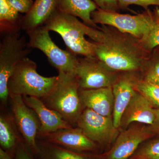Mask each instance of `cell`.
Masks as SVG:
<instances>
[{
  "label": "cell",
  "mask_w": 159,
  "mask_h": 159,
  "mask_svg": "<svg viewBox=\"0 0 159 159\" xmlns=\"http://www.w3.org/2000/svg\"><path fill=\"white\" fill-rule=\"evenodd\" d=\"M119 74L109 68L95 56L78 57L75 75L80 88L112 87Z\"/></svg>",
  "instance_id": "8"
},
{
  "label": "cell",
  "mask_w": 159,
  "mask_h": 159,
  "mask_svg": "<svg viewBox=\"0 0 159 159\" xmlns=\"http://www.w3.org/2000/svg\"><path fill=\"white\" fill-rule=\"evenodd\" d=\"M143 48L151 53L159 46V17L147 36L140 41Z\"/></svg>",
  "instance_id": "25"
},
{
  "label": "cell",
  "mask_w": 159,
  "mask_h": 159,
  "mask_svg": "<svg viewBox=\"0 0 159 159\" xmlns=\"http://www.w3.org/2000/svg\"><path fill=\"white\" fill-rule=\"evenodd\" d=\"M0 43V99L6 105L9 98L8 83L18 64L31 52L28 41L20 32L1 35Z\"/></svg>",
  "instance_id": "6"
},
{
  "label": "cell",
  "mask_w": 159,
  "mask_h": 159,
  "mask_svg": "<svg viewBox=\"0 0 159 159\" xmlns=\"http://www.w3.org/2000/svg\"><path fill=\"white\" fill-rule=\"evenodd\" d=\"M17 126L13 116L1 114L0 116V145L1 148L13 157L18 145L22 141L17 131Z\"/></svg>",
  "instance_id": "19"
},
{
  "label": "cell",
  "mask_w": 159,
  "mask_h": 159,
  "mask_svg": "<svg viewBox=\"0 0 159 159\" xmlns=\"http://www.w3.org/2000/svg\"><path fill=\"white\" fill-rule=\"evenodd\" d=\"M44 26L49 31L58 33L68 51L83 57L95 56V42L102 37L101 29L87 25L77 17L63 13L57 9ZM94 41V42H93Z\"/></svg>",
  "instance_id": "2"
},
{
  "label": "cell",
  "mask_w": 159,
  "mask_h": 159,
  "mask_svg": "<svg viewBox=\"0 0 159 159\" xmlns=\"http://www.w3.org/2000/svg\"><path fill=\"white\" fill-rule=\"evenodd\" d=\"M143 80L159 86V55L155 50L146 60L142 66Z\"/></svg>",
  "instance_id": "23"
},
{
  "label": "cell",
  "mask_w": 159,
  "mask_h": 159,
  "mask_svg": "<svg viewBox=\"0 0 159 159\" xmlns=\"http://www.w3.org/2000/svg\"><path fill=\"white\" fill-rule=\"evenodd\" d=\"M155 50L157 51V53L159 55V47H157V48H156L155 49Z\"/></svg>",
  "instance_id": "32"
},
{
  "label": "cell",
  "mask_w": 159,
  "mask_h": 159,
  "mask_svg": "<svg viewBox=\"0 0 159 159\" xmlns=\"http://www.w3.org/2000/svg\"><path fill=\"white\" fill-rule=\"evenodd\" d=\"M154 110L155 119L153 125H149V127L155 134L159 135V109L154 108Z\"/></svg>",
  "instance_id": "30"
},
{
  "label": "cell",
  "mask_w": 159,
  "mask_h": 159,
  "mask_svg": "<svg viewBox=\"0 0 159 159\" xmlns=\"http://www.w3.org/2000/svg\"><path fill=\"white\" fill-rule=\"evenodd\" d=\"M102 37L95 42V56L117 73H137L151 53L143 48L140 40L113 27L101 25Z\"/></svg>",
  "instance_id": "1"
},
{
  "label": "cell",
  "mask_w": 159,
  "mask_h": 159,
  "mask_svg": "<svg viewBox=\"0 0 159 159\" xmlns=\"http://www.w3.org/2000/svg\"><path fill=\"white\" fill-rule=\"evenodd\" d=\"M149 125H136L119 134L105 159H128L142 142L155 135Z\"/></svg>",
  "instance_id": "11"
},
{
  "label": "cell",
  "mask_w": 159,
  "mask_h": 159,
  "mask_svg": "<svg viewBox=\"0 0 159 159\" xmlns=\"http://www.w3.org/2000/svg\"><path fill=\"white\" fill-rule=\"evenodd\" d=\"M38 153L36 159H88L84 154L67 150L45 141H37Z\"/></svg>",
  "instance_id": "21"
},
{
  "label": "cell",
  "mask_w": 159,
  "mask_h": 159,
  "mask_svg": "<svg viewBox=\"0 0 159 159\" xmlns=\"http://www.w3.org/2000/svg\"><path fill=\"white\" fill-rule=\"evenodd\" d=\"M120 9L127 10L128 6L132 5H137L142 7L145 10L151 6H159V0H117Z\"/></svg>",
  "instance_id": "26"
},
{
  "label": "cell",
  "mask_w": 159,
  "mask_h": 159,
  "mask_svg": "<svg viewBox=\"0 0 159 159\" xmlns=\"http://www.w3.org/2000/svg\"><path fill=\"white\" fill-rule=\"evenodd\" d=\"M134 87L135 90L144 96L154 108L159 109V86L145 81L136 76Z\"/></svg>",
  "instance_id": "22"
},
{
  "label": "cell",
  "mask_w": 159,
  "mask_h": 159,
  "mask_svg": "<svg viewBox=\"0 0 159 159\" xmlns=\"http://www.w3.org/2000/svg\"><path fill=\"white\" fill-rule=\"evenodd\" d=\"M79 95L84 108L104 116L112 117L114 99L112 87L97 89L80 88Z\"/></svg>",
  "instance_id": "15"
},
{
  "label": "cell",
  "mask_w": 159,
  "mask_h": 159,
  "mask_svg": "<svg viewBox=\"0 0 159 159\" xmlns=\"http://www.w3.org/2000/svg\"><path fill=\"white\" fill-rule=\"evenodd\" d=\"M57 9V0H35L29 13L22 18V30L26 32L44 26Z\"/></svg>",
  "instance_id": "17"
},
{
  "label": "cell",
  "mask_w": 159,
  "mask_h": 159,
  "mask_svg": "<svg viewBox=\"0 0 159 159\" xmlns=\"http://www.w3.org/2000/svg\"><path fill=\"white\" fill-rule=\"evenodd\" d=\"M76 124L87 136L100 145L115 141L119 134L112 117L104 116L90 109H84Z\"/></svg>",
  "instance_id": "10"
},
{
  "label": "cell",
  "mask_w": 159,
  "mask_h": 159,
  "mask_svg": "<svg viewBox=\"0 0 159 159\" xmlns=\"http://www.w3.org/2000/svg\"><path fill=\"white\" fill-rule=\"evenodd\" d=\"M22 16L8 0H0L1 35L20 32L22 30Z\"/></svg>",
  "instance_id": "20"
},
{
  "label": "cell",
  "mask_w": 159,
  "mask_h": 159,
  "mask_svg": "<svg viewBox=\"0 0 159 159\" xmlns=\"http://www.w3.org/2000/svg\"><path fill=\"white\" fill-rule=\"evenodd\" d=\"M36 69V63L28 57L19 63L8 81L9 94L39 99L46 97L54 87L58 76L43 77Z\"/></svg>",
  "instance_id": "5"
},
{
  "label": "cell",
  "mask_w": 159,
  "mask_h": 159,
  "mask_svg": "<svg viewBox=\"0 0 159 159\" xmlns=\"http://www.w3.org/2000/svg\"><path fill=\"white\" fill-rule=\"evenodd\" d=\"M159 17L158 6L152 11L148 9L135 15L121 14L99 8L91 14L92 20L96 25L111 26L121 32L132 35L140 41L147 36Z\"/></svg>",
  "instance_id": "4"
},
{
  "label": "cell",
  "mask_w": 159,
  "mask_h": 159,
  "mask_svg": "<svg viewBox=\"0 0 159 159\" xmlns=\"http://www.w3.org/2000/svg\"><path fill=\"white\" fill-rule=\"evenodd\" d=\"M22 97L26 104L34 111L39 119L40 127L38 135L73 127L57 112L48 107L40 99L30 96Z\"/></svg>",
  "instance_id": "14"
},
{
  "label": "cell",
  "mask_w": 159,
  "mask_h": 159,
  "mask_svg": "<svg viewBox=\"0 0 159 159\" xmlns=\"http://www.w3.org/2000/svg\"><path fill=\"white\" fill-rule=\"evenodd\" d=\"M49 32L44 26L26 32L29 36L28 47L42 51L58 72L75 74L78 57L68 50L60 48L52 41Z\"/></svg>",
  "instance_id": "7"
},
{
  "label": "cell",
  "mask_w": 159,
  "mask_h": 159,
  "mask_svg": "<svg viewBox=\"0 0 159 159\" xmlns=\"http://www.w3.org/2000/svg\"><path fill=\"white\" fill-rule=\"evenodd\" d=\"M0 159H15L14 157L11 156L10 154L0 148Z\"/></svg>",
  "instance_id": "31"
},
{
  "label": "cell",
  "mask_w": 159,
  "mask_h": 159,
  "mask_svg": "<svg viewBox=\"0 0 159 159\" xmlns=\"http://www.w3.org/2000/svg\"><path fill=\"white\" fill-rule=\"evenodd\" d=\"M57 82L46 97L40 99L71 125L77 123L84 108L79 95L80 86L75 74L58 72Z\"/></svg>",
  "instance_id": "3"
},
{
  "label": "cell",
  "mask_w": 159,
  "mask_h": 159,
  "mask_svg": "<svg viewBox=\"0 0 159 159\" xmlns=\"http://www.w3.org/2000/svg\"><path fill=\"white\" fill-rule=\"evenodd\" d=\"M98 8L92 0H57V9L60 11L79 17L87 25L99 29L91 17L92 12Z\"/></svg>",
  "instance_id": "18"
},
{
  "label": "cell",
  "mask_w": 159,
  "mask_h": 159,
  "mask_svg": "<svg viewBox=\"0 0 159 159\" xmlns=\"http://www.w3.org/2000/svg\"><path fill=\"white\" fill-rule=\"evenodd\" d=\"M98 8L105 11L119 12L120 8L117 0H92Z\"/></svg>",
  "instance_id": "28"
},
{
  "label": "cell",
  "mask_w": 159,
  "mask_h": 159,
  "mask_svg": "<svg viewBox=\"0 0 159 159\" xmlns=\"http://www.w3.org/2000/svg\"><path fill=\"white\" fill-rule=\"evenodd\" d=\"M155 119L154 108L144 96L137 91L122 115L120 127L126 128L134 122L152 125Z\"/></svg>",
  "instance_id": "16"
},
{
  "label": "cell",
  "mask_w": 159,
  "mask_h": 159,
  "mask_svg": "<svg viewBox=\"0 0 159 159\" xmlns=\"http://www.w3.org/2000/svg\"><path fill=\"white\" fill-rule=\"evenodd\" d=\"M122 73L112 86L114 99L112 119L117 129L120 128L122 115L137 92L134 87L136 73Z\"/></svg>",
  "instance_id": "13"
},
{
  "label": "cell",
  "mask_w": 159,
  "mask_h": 159,
  "mask_svg": "<svg viewBox=\"0 0 159 159\" xmlns=\"http://www.w3.org/2000/svg\"><path fill=\"white\" fill-rule=\"evenodd\" d=\"M38 136L42 141L77 153L84 154L97 150V143L87 136L78 127L59 129Z\"/></svg>",
  "instance_id": "12"
},
{
  "label": "cell",
  "mask_w": 159,
  "mask_h": 159,
  "mask_svg": "<svg viewBox=\"0 0 159 159\" xmlns=\"http://www.w3.org/2000/svg\"><path fill=\"white\" fill-rule=\"evenodd\" d=\"M11 6L20 13H29L33 6V0H8Z\"/></svg>",
  "instance_id": "27"
},
{
  "label": "cell",
  "mask_w": 159,
  "mask_h": 159,
  "mask_svg": "<svg viewBox=\"0 0 159 159\" xmlns=\"http://www.w3.org/2000/svg\"><path fill=\"white\" fill-rule=\"evenodd\" d=\"M15 159H36L29 150L24 141L18 145L15 153Z\"/></svg>",
  "instance_id": "29"
},
{
  "label": "cell",
  "mask_w": 159,
  "mask_h": 159,
  "mask_svg": "<svg viewBox=\"0 0 159 159\" xmlns=\"http://www.w3.org/2000/svg\"><path fill=\"white\" fill-rule=\"evenodd\" d=\"M12 116L23 140L32 154L38 153L37 136L40 122L35 112L30 108L20 95L9 94Z\"/></svg>",
  "instance_id": "9"
},
{
  "label": "cell",
  "mask_w": 159,
  "mask_h": 159,
  "mask_svg": "<svg viewBox=\"0 0 159 159\" xmlns=\"http://www.w3.org/2000/svg\"><path fill=\"white\" fill-rule=\"evenodd\" d=\"M130 159H159V139L146 143L136 151Z\"/></svg>",
  "instance_id": "24"
}]
</instances>
